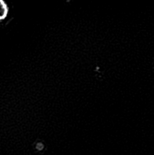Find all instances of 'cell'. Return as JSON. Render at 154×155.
<instances>
[{"mask_svg": "<svg viewBox=\"0 0 154 155\" xmlns=\"http://www.w3.org/2000/svg\"><path fill=\"white\" fill-rule=\"evenodd\" d=\"M8 8L7 5L3 0H0V21H2L7 17Z\"/></svg>", "mask_w": 154, "mask_h": 155, "instance_id": "6da1fadb", "label": "cell"}]
</instances>
